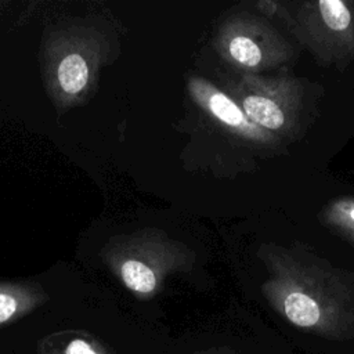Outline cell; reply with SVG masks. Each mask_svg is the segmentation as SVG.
Wrapping results in <instances>:
<instances>
[{"label": "cell", "mask_w": 354, "mask_h": 354, "mask_svg": "<svg viewBox=\"0 0 354 354\" xmlns=\"http://www.w3.org/2000/svg\"><path fill=\"white\" fill-rule=\"evenodd\" d=\"M202 90L206 91V97L198 94V98H203L205 106L216 119H218L220 122L225 123L232 129L252 130V124L249 123V119L246 118L243 111L230 97H227L224 93L218 90H210V87L205 88L203 86Z\"/></svg>", "instance_id": "cell-7"}, {"label": "cell", "mask_w": 354, "mask_h": 354, "mask_svg": "<svg viewBox=\"0 0 354 354\" xmlns=\"http://www.w3.org/2000/svg\"><path fill=\"white\" fill-rule=\"evenodd\" d=\"M266 296L293 326L325 339L354 337V290L332 277L283 274L271 281Z\"/></svg>", "instance_id": "cell-1"}, {"label": "cell", "mask_w": 354, "mask_h": 354, "mask_svg": "<svg viewBox=\"0 0 354 354\" xmlns=\"http://www.w3.org/2000/svg\"><path fill=\"white\" fill-rule=\"evenodd\" d=\"M242 106L246 118L263 129L277 131L286 122L283 108L270 95L248 94L242 100Z\"/></svg>", "instance_id": "cell-6"}, {"label": "cell", "mask_w": 354, "mask_h": 354, "mask_svg": "<svg viewBox=\"0 0 354 354\" xmlns=\"http://www.w3.org/2000/svg\"><path fill=\"white\" fill-rule=\"evenodd\" d=\"M319 15L324 24L332 30H344L351 24V12L347 4L342 0H321L318 1Z\"/></svg>", "instance_id": "cell-9"}, {"label": "cell", "mask_w": 354, "mask_h": 354, "mask_svg": "<svg viewBox=\"0 0 354 354\" xmlns=\"http://www.w3.org/2000/svg\"><path fill=\"white\" fill-rule=\"evenodd\" d=\"M48 300L37 282L0 281V326L14 324Z\"/></svg>", "instance_id": "cell-4"}, {"label": "cell", "mask_w": 354, "mask_h": 354, "mask_svg": "<svg viewBox=\"0 0 354 354\" xmlns=\"http://www.w3.org/2000/svg\"><path fill=\"white\" fill-rule=\"evenodd\" d=\"M39 354H111L93 335L82 330H61L43 337L37 344Z\"/></svg>", "instance_id": "cell-5"}, {"label": "cell", "mask_w": 354, "mask_h": 354, "mask_svg": "<svg viewBox=\"0 0 354 354\" xmlns=\"http://www.w3.org/2000/svg\"><path fill=\"white\" fill-rule=\"evenodd\" d=\"M346 214H347V217L350 218V221L353 223V227H354V206H350V207L346 210Z\"/></svg>", "instance_id": "cell-10"}, {"label": "cell", "mask_w": 354, "mask_h": 354, "mask_svg": "<svg viewBox=\"0 0 354 354\" xmlns=\"http://www.w3.org/2000/svg\"><path fill=\"white\" fill-rule=\"evenodd\" d=\"M228 54L234 61L243 66H257L263 58L259 44L249 36L243 35L234 36L228 41Z\"/></svg>", "instance_id": "cell-8"}, {"label": "cell", "mask_w": 354, "mask_h": 354, "mask_svg": "<svg viewBox=\"0 0 354 354\" xmlns=\"http://www.w3.org/2000/svg\"><path fill=\"white\" fill-rule=\"evenodd\" d=\"M201 354H231L230 351H206V353H201Z\"/></svg>", "instance_id": "cell-11"}, {"label": "cell", "mask_w": 354, "mask_h": 354, "mask_svg": "<svg viewBox=\"0 0 354 354\" xmlns=\"http://www.w3.org/2000/svg\"><path fill=\"white\" fill-rule=\"evenodd\" d=\"M106 55L108 41L93 26L72 24L47 35L43 80L58 109H69L91 97Z\"/></svg>", "instance_id": "cell-2"}, {"label": "cell", "mask_w": 354, "mask_h": 354, "mask_svg": "<svg viewBox=\"0 0 354 354\" xmlns=\"http://www.w3.org/2000/svg\"><path fill=\"white\" fill-rule=\"evenodd\" d=\"M145 234L115 236L101 250V257L127 290L140 299L152 297L160 288L167 260Z\"/></svg>", "instance_id": "cell-3"}]
</instances>
